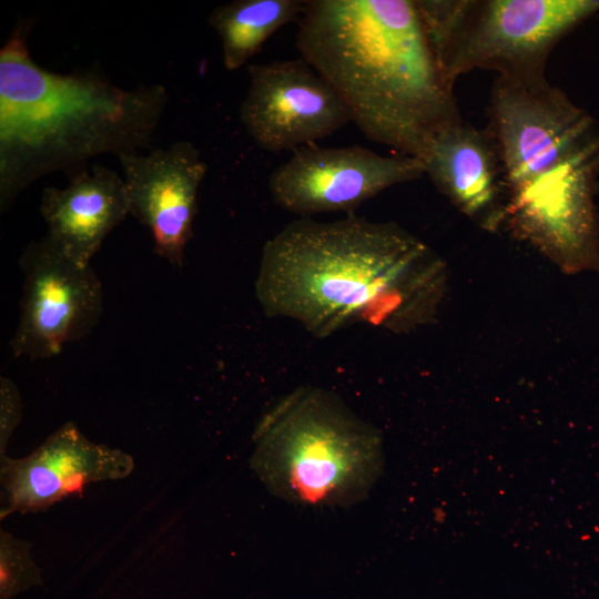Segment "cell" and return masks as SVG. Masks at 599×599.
I'll list each match as a JSON object with an SVG mask.
<instances>
[{
    "instance_id": "cell-1",
    "label": "cell",
    "mask_w": 599,
    "mask_h": 599,
    "mask_svg": "<svg viewBox=\"0 0 599 599\" xmlns=\"http://www.w3.org/2000/svg\"><path fill=\"white\" fill-rule=\"evenodd\" d=\"M448 281L446 262L417 235L351 214L287 223L263 245L254 292L267 317L316 338L354 326L402 335L436 321Z\"/></svg>"
},
{
    "instance_id": "cell-2",
    "label": "cell",
    "mask_w": 599,
    "mask_h": 599,
    "mask_svg": "<svg viewBox=\"0 0 599 599\" xmlns=\"http://www.w3.org/2000/svg\"><path fill=\"white\" fill-rule=\"evenodd\" d=\"M295 44L370 141L422 160L461 120L416 0H305Z\"/></svg>"
},
{
    "instance_id": "cell-3",
    "label": "cell",
    "mask_w": 599,
    "mask_h": 599,
    "mask_svg": "<svg viewBox=\"0 0 599 599\" xmlns=\"http://www.w3.org/2000/svg\"><path fill=\"white\" fill-rule=\"evenodd\" d=\"M489 110L507 185L504 225L567 274L597 271V121L546 77H497Z\"/></svg>"
},
{
    "instance_id": "cell-4",
    "label": "cell",
    "mask_w": 599,
    "mask_h": 599,
    "mask_svg": "<svg viewBox=\"0 0 599 599\" xmlns=\"http://www.w3.org/2000/svg\"><path fill=\"white\" fill-rule=\"evenodd\" d=\"M29 24L0 50V210L32 183L98 155L141 151L164 113L162 84L120 88L93 72L57 73L32 59Z\"/></svg>"
},
{
    "instance_id": "cell-5",
    "label": "cell",
    "mask_w": 599,
    "mask_h": 599,
    "mask_svg": "<svg viewBox=\"0 0 599 599\" xmlns=\"http://www.w3.org/2000/svg\"><path fill=\"white\" fill-rule=\"evenodd\" d=\"M250 465L274 497L312 508L365 500L384 471L380 430L338 395L298 386L261 416Z\"/></svg>"
},
{
    "instance_id": "cell-6",
    "label": "cell",
    "mask_w": 599,
    "mask_h": 599,
    "mask_svg": "<svg viewBox=\"0 0 599 599\" xmlns=\"http://www.w3.org/2000/svg\"><path fill=\"white\" fill-rule=\"evenodd\" d=\"M445 80L473 70L537 79L552 49L599 12V0H416Z\"/></svg>"
},
{
    "instance_id": "cell-7",
    "label": "cell",
    "mask_w": 599,
    "mask_h": 599,
    "mask_svg": "<svg viewBox=\"0 0 599 599\" xmlns=\"http://www.w3.org/2000/svg\"><path fill=\"white\" fill-rule=\"evenodd\" d=\"M425 174L417 158L383 155L359 146L305 145L293 151L270 175L273 202L298 217L355 214L385 190Z\"/></svg>"
},
{
    "instance_id": "cell-8",
    "label": "cell",
    "mask_w": 599,
    "mask_h": 599,
    "mask_svg": "<svg viewBox=\"0 0 599 599\" xmlns=\"http://www.w3.org/2000/svg\"><path fill=\"white\" fill-rule=\"evenodd\" d=\"M20 266L23 291L11 341L14 357L48 359L90 334L103 309L102 285L91 265L77 264L43 236L27 245Z\"/></svg>"
},
{
    "instance_id": "cell-9",
    "label": "cell",
    "mask_w": 599,
    "mask_h": 599,
    "mask_svg": "<svg viewBox=\"0 0 599 599\" xmlns=\"http://www.w3.org/2000/svg\"><path fill=\"white\" fill-rule=\"evenodd\" d=\"M241 122L263 150L315 144L352 122L333 88L302 58L250 64Z\"/></svg>"
},
{
    "instance_id": "cell-10",
    "label": "cell",
    "mask_w": 599,
    "mask_h": 599,
    "mask_svg": "<svg viewBox=\"0 0 599 599\" xmlns=\"http://www.w3.org/2000/svg\"><path fill=\"white\" fill-rule=\"evenodd\" d=\"M118 159L130 214L150 230L154 252L171 265L182 266L207 171L199 149L180 140L146 154L128 152Z\"/></svg>"
},
{
    "instance_id": "cell-11",
    "label": "cell",
    "mask_w": 599,
    "mask_h": 599,
    "mask_svg": "<svg viewBox=\"0 0 599 599\" xmlns=\"http://www.w3.org/2000/svg\"><path fill=\"white\" fill-rule=\"evenodd\" d=\"M133 468L129 454L91 441L68 422L29 455L1 459V519L44 510L90 484L123 479Z\"/></svg>"
},
{
    "instance_id": "cell-12",
    "label": "cell",
    "mask_w": 599,
    "mask_h": 599,
    "mask_svg": "<svg viewBox=\"0 0 599 599\" xmlns=\"http://www.w3.org/2000/svg\"><path fill=\"white\" fill-rule=\"evenodd\" d=\"M420 161L438 192L459 212L487 231L505 224V170L489 128L461 119L433 140Z\"/></svg>"
},
{
    "instance_id": "cell-13",
    "label": "cell",
    "mask_w": 599,
    "mask_h": 599,
    "mask_svg": "<svg viewBox=\"0 0 599 599\" xmlns=\"http://www.w3.org/2000/svg\"><path fill=\"white\" fill-rule=\"evenodd\" d=\"M69 177L65 187L42 190L40 213L52 244L77 264L89 266L105 237L130 214L125 184L116 171L100 164Z\"/></svg>"
},
{
    "instance_id": "cell-14",
    "label": "cell",
    "mask_w": 599,
    "mask_h": 599,
    "mask_svg": "<svg viewBox=\"0 0 599 599\" xmlns=\"http://www.w3.org/2000/svg\"><path fill=\"white\" fill-rule=\"evenodd\" d=\"M304 2L305 0H234L213 9L209 16V24L221 40L225 69H240L278 29L298 20Z\"/></svg>"
},
{
    "instance_id": "cell-15",
    "label": "cell",
    "mask_w": 599,
    "mask_h": 599,
    "mask_svg": "<svg viewBox=\"0 0 599 599\" xmlns=\"http://www.w3.org/2000/svg\"><path fill=\"white\" fill-rule=\"evenodd\" d=\"M42 585L41 569L31 556V544L7 531L0 534V599Z\"/></svg>"
},
{
    "instance_id": "cell-16",
    "label": "cell",
    "mask_w": 599,
    "mask_h": 599,
    "mask_svg": "<svg viewBox=\"0 0 599 599\" xmlns=\"http://www.w3.org/2000/svg\"><path fill=\"white\" fill-rule=\"evenodd\" d=\"M22 417V402L16 384L7 378L0 380V451L7 457L6 447Z\"/></svg>"
},
{
    "instance_id": "cell-17",
    "label": "cell",
    "mask_w": 599,
    "mask_h": 599,
    "mask_svg": "<svg viewBox=\"0 0 599 599\" xmlns=\"http://www.w3.org/2000/svg\"><path fill=\"white\" fill-rule=\"evenodd\" d=\"M597 205H598V222H599V181H598V190H597ZM598 271H599V262H598Z\"/></svg>"
}]
</instances>
